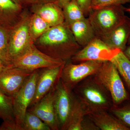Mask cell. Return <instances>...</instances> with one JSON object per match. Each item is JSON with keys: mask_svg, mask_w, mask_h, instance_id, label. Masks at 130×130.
<instances>
[{"mask_svg": "<svg viewBox=\"0 0 130 130\" xmlns=\"http://www.w3.org/2000/svg\"><path fill=\"white\" fill-rule=\"evenodd\" d=\"M39 41L42 45L58 48V59L64 61L72 57L81 47L63 23L50 27L41 36Z\"/></svg>", "mask_w": 130, "mask_h": 130, "instance_id": "6da1fadb", "label": "cell"}, {"mask_svg": "<svg viewBox=\"0 0 130 130\" xmlns=\"http://www.w3.org/2000/svg\"><path fill=\"white\" fill-rule=\"evenodd\" d=\"M123 5H115L92 9L88 19L96 37L103 40L127 18Z\"/></svg>", "mask_w": 130, "mask_h": 130, "instance_id": "7a4b0ae2", "label": "cell"}, {"mask_svg": "<svg viewBox=\"0 0 130 130\" xmlns=\"http://www.w3.org/2000/svg\"><path fill=\"white\" fill-rule=\"evenodd\" d=\"M95 80L109 93L113 102L118 105L127 100L128 93L118 69L110 61H104L95 74Z\"/></svg>", "mask_w": 130, "mask_h": 130, "instance_id": "3957f363", "label": "cell"}, {"mask_svg": "<svg viewBox=\"0 0 130 130\" xmlns=\"http://www.w3.org/2000/svg\"><path fill=\"white\" fill-rule=\"evenodd\" d=\"M66 63L59 59L51 57L31 44L25 51L12 60L14 67L34 71L45 68L59 66Z\"/></svg>", "mask_w": 130, "mask_h": 130, "instance_id": "277c9868", "label": "cell"}, {"mask_svg": "<svg viewBox=\"0 0 130 130\" xmlns=\"http://www.w3.org/2000/svg\"><path fill=\"white\" fill-rule=\"evenodd\" d=\"M39 70L34 71L13 98V106L18 130H21L25 115L30 106L36 93Z\"/></svg>", "mask_w": 130, "mask_h": 130, "instance_id": "5b68a950", "label": "cell"}, {"mask_svg": "<svg viewBox=\"0 0 130 130\" xmlns=\"http://www.w3.org/2000/svg\"><path fill=\"white\" fill-rule=\"evenodd\" d=\"M104 61L88 60L79 64L65 63L61 80L68 88L72 90L76 85L87 77L97 73Z\"/></svg>", "mask_w": 130, "mask_h": 130, "instance_id": "8992f818", "label": "cell"}, {"mask_svg": "<svg viewBox=\"0 0 130 130\" xmlns=\"http://www.w3.org/2000/svg\"><path fill=\"white\" fill-rule=\"evenodd\" d=\"M77 99L61 79L56 86L55 106L60 130L67 129Z\"/></svg>", "mask_w": 130, "mask_h": 130, "instance_id": "52a82bcc", "label": "cell"}, {"mask_svg": "<svg viewBox=\"0 0 130 130\" xmlns=\"http://www.w3.org/2000/svg\"><path fill=\"white\" fill-rule=\"evenodd\" d=\"M106 91V90L95 80L85 84L78 89L81 102L86 107L88 114L109 107L110 102Z\"/></svg>", "mask_w": 130, "mask_h": 130, "instance_id": "ba28073f", "label": "cell"}, {"mask_svg": "<svg viewBox=\"0 0 130 130\" xmlns=\"http://www.w3.org/2000/svg\"><path fill=\"white\" fill-rule=\"evenodd\" d=\"M121 51L118 49L111 48L96 37L76 53L72 59L74 62L78 63L88 60L108 61Z\"/></svg>", "mask_w": 130, "mask_h": 130, "instance_id": "9c48e42d", "label": "cell"}, {"mask_svg": "<svg viewBox=\"0 0 130 130\" xmlns=\"http://www.w3.org/2000/svg\"><path fill=\"white\" fill-rule=\"evenodd\" d=\"M57 85L27 110L39 117L51 130H60L55 106Z\"/></svg>", "mask_w": 130, "mask_h": 130, "instance_id": "30bf717a", "label": "cell"}, {"mask_svg": "<svg viewBox=\"0 0 130 130\" xmlns=\"http://www.w3.org/2000/svg\"><path fill=\"white\" fill-rule=\"evenodd\" d=\"M33 71L10 66L0 74V91L13 96Z\"/></svg>", "mask_w": 130, "mask_h": 130, "instance_id": "8fae6325", "label": "cell"}, {"mask_svg": "<svg viewBox=\"0 0 130 130\" xmlns=\"http://www.w3.org/2000/svg\"><path fill=\"white\" fill-rule=\"evenodd\" d=\"M65 63L59 66L42 68L39 71L36 93L30 107L37 103L58 84Z\"/></svg>", "mask_w": 130, "mask_h": 130, "instance_id": "7c38bea8", "label": "cell"}, {"mask_svg": "<svg viewBox=\"0 0 130 130\" xmlns=\"http://www.w3.org/2000/svg\"><path fill=\"white\" fill-rule=\"evenodd\" d=\"M30 29L26 23L17 27L12 33L9 42V55L12 60L25 51L30 43Z\"/></svg>", "mask_w": 130, "mask_h": 130, "instance_id": "4fadbf2b", "label": "cell"}, {"mask_svg": "<svg viewBox=\"0 0 130 130\" xmlns=\"http://www.w3.org/2000/svg\"><path fill=\"white\" fill-rule=\"evenodd\" d=\"M130 36V20L127 18L102 40L109 47L123 51Z\"/></svg>", "mask_w": 130, "mask_h": 130, "instance_id": "5bb4252c", "label": "cell"}, {"mask_svg": "<svg viewBox=\"0 0 130 130\" xmlns=\"http://www.w3.org/2000/svg\"><path fill=\"white\" fill-rule=\"evenodd\" d=\"M90 119L99 129L102 130H130V128L104 110L89 112Z\"/></svg>", "mask_w": 130, "mask_h": 130, "instance_id": "9a60e30c", "label": "cell"}, {"mask_svg": "<svg viewBox=\"0 0 130 130\" xmlns=\"http://www.w3.org/2000/svg\"><path fill=\"white\" fill-rule=\"evenodd\" d=\"M71 31L77 43L82 47L85 46L96 37L89 19L84 18L70 25Z\"/></svg>", "mask_w": 130, "mask_h": 130, "instance_id": "2e32d148", "label": "cell"}, {"mask_svg": "<svg viewBox=\"0 0 130 130\" xmlns=\"http://www.w3.org/2000/svg\"><path fill=\"white\" fill-rule=\"evenodd\" d=\"M0 119L3 122L0 130H18L15 121L12 96L0 91Z\"/></svg>", "mask_w": 130, "mask_h": 130, "instance_id": "e0dca14e", "label": "cell"}, {"mask_svg": "<svg viewBox=\"0 0 130 130\" xmlns=\"http://www.w3.org/2000/svg\"><path fill=\"white\" fill-rule=\"evenodd\" d=\"M38 15L51 27L63 23L64 15L57 6L53 3L42 5L38 10Z\"/></svg>", "mask_w": 130, "mask_h": 130, "instance_id": "ac0fdd59", "label": "cell"}, {"mask_svg": "<svg viewBox=\"0 0 130 130\" xmlns=\"http://www.w3.org/2000/svg\"><path fill=\"white\" fill-rule=\"evenodd\" d=\"M118 69L119 74L130 89V60L121 51L110 61Z\"/></svg>", "mask_w": 130, "mask_h": 130, "instance_id": "d6986e66", "label": "cell"}, {"mask_svg": "<svg viewBox=\"0 0 130 130\" xmlns=\"http://www.w3.org/2000/svg\"><path fill=\"white\" fill-rule=\"evenodd\" d=\"M21 130H51L49 126L37 116L27 111L25 115Z\"/></svg>", "mask_w": 130, "mask_h": 130, "instance_id": "ffe728a7", "label": "cell"}, {"mask_svg": "<svg viewBox=\"0 0 130 130\" xmlns=\"http://www.w3.org/2000/svg\"><path fill=\"white\" fill-rule=\"evenodd\" d=\"M64 7L65 16L70 25L85 18L83 12L77 2V0H71Z\"/></svg>", "mask_w": 130, "mask_h": 130, "instance_id": "44dd1931", "label": "cell"}, {"mask_svg": "<svg viewBox=\"0 0 130 130\" xmlns=\"http://www.w3.org/2000/svg\"><path fill=\"white\" fill-rule=\"evenodd\" d=\"M0 58L7 66L12 64V60L9 53V42L6 31L0 26Z\"/></svg>", "mask_w": 130, "mask_h": 130, "instance_id": "7402d4cb", "label": "cell"}, {"mask_svg": "<svg viewBox=\"0 0 130 130\" xmlns=\"http://www.w3.org/2000/svg\"><path fill=\"white\" fill-rule=\"evenodd\" d=\"M30 27V32L33 36L37 37L43 35L51 26L38 14L32 18Z\"/></svg>", "mask_w": 130, "mask_h": 130, "instance_id": "603a6c76", "label": "cell"}, {"mask_svg": "<svg viewBox=\"0 0 130 130\" xmlns=\"http://www.w3.org/2000/svg\"><path fill=\"white\" fill-rule=\"evenodd\" d=\"M111 112L125 125L130 127V105L111 109Z\"/></svg>", "mask_w": 130, "mask_h": 130, "instance_id": "cb8c5ba5", "label": "cell"}, {"mask_svg": "<svg viewBox=\"0 0 130 130\" xmlns=\"http://www.w3.org/2000/svg\"><path fill=\"white\" fill-rule=\"evenodd\" d=\"M130 2V0H92L91 9H96L115 5H123Z\"/></svg>", "mask_w": 130, "mask_h": 130, "instance_id": "d4e9b609", "label": "cell"}, {"mask_svg": "<svg viewBox=\"0 0 130 130\" xmlns=\"http://www.w3.org/2000/svg\"><path fill=\"white\" fill-rule=\"evenodd\" d=\"M92 0H77V2L83 12L85 16H88L92 10Z\"/></svg>", "mask_w": 130, "mask_h": 130, "instance_id": "484cf974", "label": "cell"}, {"mask_svg": "<svg viewBox=\"0 0 130 130\" xmlns=\"http://www.w3.org/2000/svg\"><path fill=\"white\" fill-rule=\"evenodd\" d=\"M123 52L125 56L130 60V44L128 47H126Z\"/></svg>", "mask_w": 130, "mask_h": 130, "instance_id": "4316f807", "label": "cell"}, {"mask_svg": "<svg viewBox=\"0 0 130 130\" xmlns=\"http://www.w3.org/2000/svg\"><path fill=\"white\" fill-rule=\"evenodd\" d=\"M10 66H6L3 62L0 61V74Z\"/></svg>", "mask_w": 130, "mask_h": 130, "instance_id": "83f0119b", "label": "cell"}, {"mask_svg": "<svg viewBox=\"0 0 130 130\" xmlns=\"http://www.w3.org/2000/svg\"><path fill=\"white\" fill-rule=\"evenodd\" d=\"M71 1V0H58L59 5L63 7L65 5Z\"/></svg>", "mask_w": 130, "mask_h": 130, "instance_id": "f1b7e54d", "label": "cell"}, {"mask_svg": "<svg viewBox=\"0 0 130 130\" xmlns=\"http://www.w3.org/2000/svg\"><path fill=\"white\" fill-rule=\"evenodd\" d=\"M128 45H130V36L129 37V40H128Z\"/></svg>", "mask_w": 130, "mask_h": 130, "instance_id": "f546056e", "label": "cell"}, {"mask_svg": "<svg viewBox=\"0 0 130 130\" xmlns=\"http://www.w3.org/2000/svg\"><path fill=\"white\" fill-rule=\"evenodd\" d=\"M13 1H14L15 2H16V3H18V2H19L20 0H13Z\"/></svg>", "mask_w": 130, "mask_h": 130, "instance_id": "4dcf8cb0", "label": "cell"}, {"mask_svg": "<svg viewBox=\"0 0 130 130\" xmlns=\"http://www.w3.org/2000/svg\"><path fill=\"white\" fill-rule=\"evenodd\" d=\"M126 10L130 13V8H128V9H126Z\"/></svg>", "mask_w": 130, "mask_h": 130, "instance_id": "1f68e13d", "label": "cell"}]
</instances>
